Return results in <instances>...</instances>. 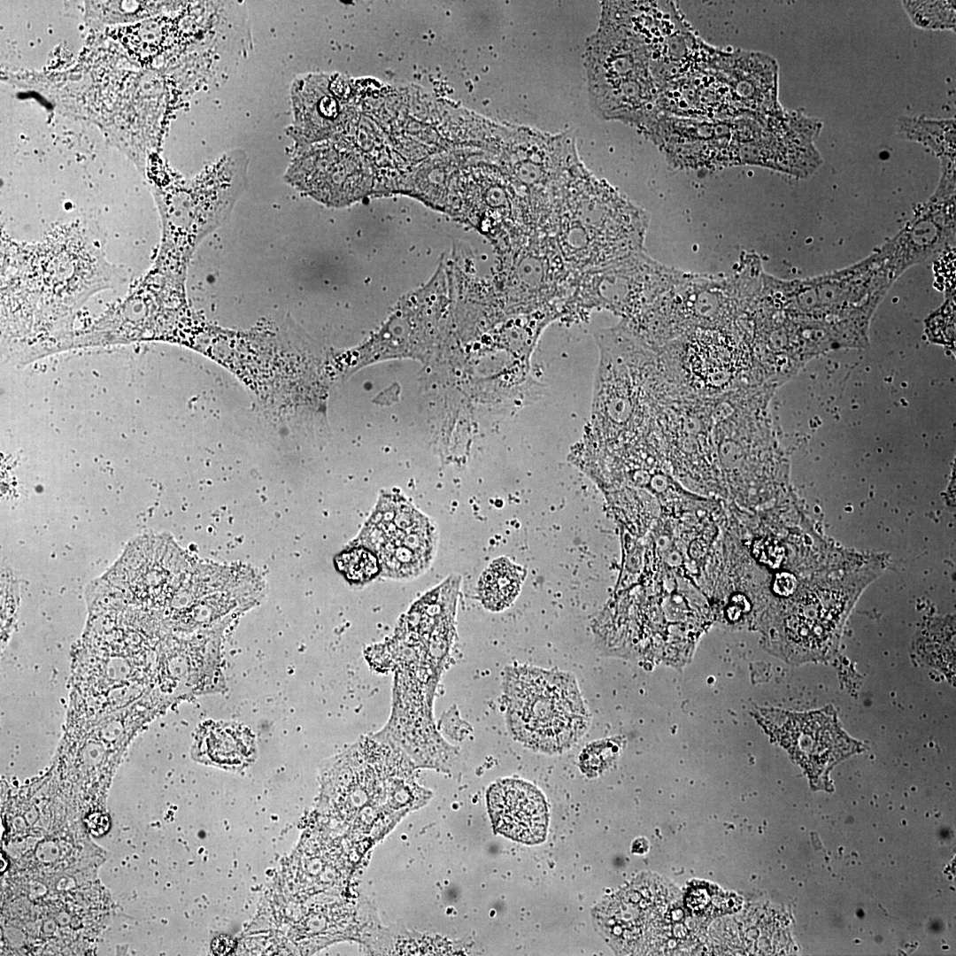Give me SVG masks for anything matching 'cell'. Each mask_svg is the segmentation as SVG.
<instances>
[{"label": "cell", "mask_w": 956, "mask_h": 956, "mask_svg": "<svg viewBox=\"0 0 956 956\" xmlns=\"http://www.w3.org/2000/svg\"><path fill=\"white\" fill-rule=\"evenodd\" d=\"M249 159L242 149L223 153L189 182L158 192L163 242L158 267L183 285L189 258L209 233L222 226L248 184Z\"/></svg>", "instance_id": "6da1fadb"}, {"label": "cell", "mask_w": 956, "mask_h": 956, "mask_svg": "<svg viewBox=\"0 0 956 956\" xmlns=\"http://www.w3.org/2000/svg\"><path fill=\"white\" fill-rule=\"evenodd\" d=\"M647 213L610 189L558 197L551 235L574 274L598 268L642 251Z\"/></svg>", "instance_id": "7a4b0ae2"}, {"label": "cell", "mask_w": 956, "mask_h": 956, "mask_svg": "<svg viewBox=\"0 0 956 956\" xmlns=\"http://www.w3.org/2000/svg\"><path fill=\"white\" fill-rule=\"evenodd\" d=\"M507 723L530 749L561 752L585 733L590 715L574 679L536 667L512 668L506 675Z\"/></svg>", "instance_id": "3957f363"}, {"label": "cell", "mask_w": 956, "mask_h": 956, "mask_svg": "<svg viewBox=\"0 0 956 956\" xmlns=\"http://www.w3.org/2000/svg\"><path fill=\"white\" fill-rule=\"evenodd\" d=\"M498 269L499 296L508 313L552 310L558 315L574 277L555 238L517 229L504 240Z\"/></svg>", "instance_id": "277c9868"}, {"label": "cell", "mask_w": 956, "mask_h": 956, "mask_svg": "<svg viewBox=\"0 0 956 956\" xmlns=\"http://www.w3.org/2000/svg\"><path fill=\"white\" fill-rule=\"evenodd\" d=\"M651 259L643 251L608 265L574 275L559 317H580L593 309H606L629 320L650 306L681 277Z\"/></svg>", "instance_id": "5b68a950"}, {"label": "cell", "mask_w": 956, "mask_h": 956, "mask_svg": "<svg viewBox=\"0 0 956 956\" xmlns=\"http://www.w3.org/2000/svg\"><path fill=\"white\" fill-rule=\"evenodd\" d=\"M756 718L812 778H819L829 767L861 750L860 743L842 729L831 706L807 713L760 709Z\"/></svg>", "instance_id": "8992f818"}, {"label": "cell", "mask_w": 956, "mask_h": 956, "mask_svg": "<svg viewBox=\"0 0 956 956\" xmlns=\"http://www.w3.org/2000/svg\"><path fill=\"white\" fill-rule=\"evenodd\" d=\"M821 127L817 119L781 111L767 118L759 137L739 146L738 161L806 177L822 162L813 143Z\"/></svg>", "instance_id": "52a82bcc"}, {"label": "cell", "mask_w": 956, "mask_h": 956, "mask_svg": "<svg viewBox=\"0 0 956 956\" xmlns=\"http://www.w3.org/2000/svg\"><path fill=\"white\" fill-rule=\"evenodd\" d=\"M487 801L497 832L526 844L544 841L549 813L544 797L536 787L522 780H502L490 786Z\"/></svg>", "instance_id": "ba28073f"}, {"label": "cell", "mask_w": 956, "mask_h": 956, "mask_svg": "<svg viewBox=\"0 0 956 956\" xmlns=\"http://www.w3.org/2000/svg\"><path fill=\"white\" fill-rule=\"evenodd\" d=\"M193 753L201 762L225 769H240L256 758L253 734L241 724L212 722L198 731Z\"/></svg>", "instance_id": "9c48e42d"}, {"label": "cell", "mask_w": 956, "mask_h": 956, "mask_svg": "<svg viewBox=\"0 0 956 956\" xmlns=\"http://www.w3.org/2000/svg\"><path fill=\"white\" fill-rule=\"evenodd\" d=\"M524 575V569L508 559L494 560L479 582V594L483 605L495 612L508 607L517 597Z\"/></svg>", "instance_id": "30bf717a"}, {"label": "cell", "mask_w": 956, "mask_h": 956, "mask_svg": "<svg viewBox=\"0 0 956 956\" xmlns=\"http://www.w3.org/2000/svg\"><path fill=\"white\" fill-rule=\"evenodd\" d=\"M166 18L158 17L115 31L133 57L147 62L169 45L172 35L175 36L177 26Z\"/></svg>", "instance_id": "8fae6325"}, {"label": "cell", "mask_w": 956, "mask_h": 956, "mask_svg": "<svg viewBox=\"0 0 956 956\" xmlns=\"http://www.w3.org/2000/svg\"><path fill=\"white\" fill-rule=\"evenodd\" d=\"M898 132L904 139L928 146L941 158H954L955 120H931L903 116L898 120Z\"/></svg>", "instance_id": "7c38bea8"}, {"label": "cell", "mask_w": 956, "mask_h": 956, "mask_svg": "<svg viewBox=\"0 0 956 956\" xmlns=\"http://www.w3.org/2000/svg\"><path fill=\"white\" fill-rule=\"evenodd\" d=\"M911 22L923 30H955V1H902Z\"/></svg>", "instance_id": "4fadbf2b"}, {"label": "cell", "mask_w": 956, "mask_h": 956, "mask_svg": "<svg viewBox=\"0 0 956 956\" xmlns=\"http://www.w3.org/2000/svg\"><path fill=\"white\" fill-rule=\"evenodd\" d=\"M340 569L348 579L362 582L373 578L379 570L375 556L363 548L343 553L337 559Z\"/></svg>", "instance_id": "5bb4252c"}, {"label": "cell", "mask_w": 956, "mask_h": 956, "mask_svg": "<svg viewBox=\"0 0 956 956\" xmlns=\"http://www.w3.org/2000/svg\"><path fill=\"white\" fill-rule=\"evenodd\" d=\"M753 553L759 560L770 566L779 565L783 556L782 547L763 540L754 543Z\"/></svg>", "instance_id": "9a60e30c"}, {"label": "cell", "mask_w": 956, "mask_h": 956, "mask_svg": "<svg viewBox=\"0 0 956 956\" xmlns=\"http://www.w3.org/2000/svg\"><path fill=\"white\" fill-rule=\"evenodd\" d=\"M797 586L796 578L790 573L778 574L774 581L773 589L777 595H791Z\"/></svg>", "instance_id": "2e32d148"}, {"label": "cell", "mask_w": 956, "mask_h": 956, "mask_svg": "<svg viewBox=\"0 0 956 956\" xmlns=\"http://www.w3.org/2000/svg\"><path fill=\"white\" fill-rule=\"evenodd\" d=\"M733 605L729 607L728 615L730 619L735 620L739 617L741 611H744L746 605L745 598L741 594H736L732 597Z\"/></svg>", "instance_id": "e0dca14e"}]
</instances>
